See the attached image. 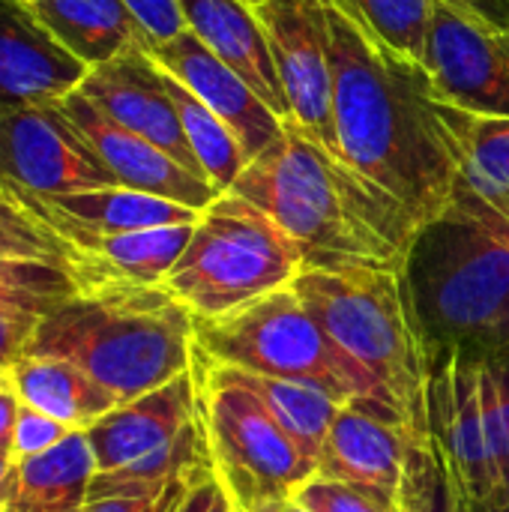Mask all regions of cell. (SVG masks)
I'll return each mask as SVG.
<instances>
[{
  "mask_svg": "<svg viewBox=\"0 0 509 512\" xmlns=\"http://www.w3.org/2000/svg\"><path fill=\"white\" fill-rule=\"evenodd\" d=\"M339 159L396 201L417 231L459 186L456 141L423 63L378 48L324 0Z\"/></svg>",
  "mask_w": 509,
  "mask_h": 512,
  "instance_id": "6da1fadb",
  "label": "cell"
},
{
  "mask_svg": "<svg viewBox=\"0 0 509 512\" xmlns=\"http://www.w3.org/2000/svg\"><path fill=\"white\" fill-rule=\"evenodd\" d=\"M231 195L267 213L303 252L306 267L405 270L417 225L294 120L234 180Z\"/></svg>",
  "mask_w": 509,
  "mask_h": 512,
  "instance_id": "7a4b0ae2",
  "label": "cell"
},
{
  "mask_svg": "<svg viewBox=\"0 0 509 512\" xmlns=\"http://www.w3.org/2000/svg\"><path fill=\"white\" fill-rule=\"evenodd\" d=\"M402 282L426 354L509 351V222L462 177L450 204L414 234Z\"/></svg>",
  "mask_w": 509,
  "mask_h": 512,
  "instance_id": "3957f363",
  "label": "cell"
},
{
  "mask_svg": "<svg viewBox=\"0 0 509 512\" xmlns=\"http://www.w3.org/2000/svg\"><path fill=\"white\" fill-rule=\"evenodd\" d=\"M24 354L66 360L126 405L192 369L195 318L165 285L78 288L39 321Z\"/></svg>",
  "mask_w": 509,
  "mask_h": 512,
  "instance_id": "277c9868",
  "label": "cell"
},
{
  "mask_svg": "<svg viewBox=\"0 0 509 512\" xmlns=\"http://www.w3.org/2000/svg\"><path fill=\"white\" fill-rule=\"evenodd\" d=\"M291 288L318 327L381 384L390 405L408 420L423 396L426 360L402 270L306 267Z\"/></svg>",
  "mask_w": 509,
  "mask_h": 512,
  "instance_id": "5b68a950",
  "label": "cell"
},
{
  "mask_svg": "<svg viewBox=\"0 0 509 512\" xmlns=\"http://www.w3.org/2000/svg\"><path fill=\"white\" fill-rule=\"evenodd\" d=\"M195 351L219 366L318 387L339 402L393 408L381 384L318 327L291 285L228 315L195 318Z\"/></svg>",
  "mask_w": 509,
  "mask_h": 512,
  "instance_id": "8992f818",
  "label": "cell"
},
{
  "mask_svg": "<svg viewBox=\"0 0 509 512\" xmlns=\"http://www.w3.org/2000/svg\"><path fill=\"white\" fill-rule=\"evenodd\" d=\"M303 270L297 243L255 204L225 192L201 213L162 285L192 318H219L288 288Z\"/></svg>",
  "mask_w": 509,
  "mask_h": 512,
  "instance_id": "52a82bcc",
  "label": "cell"
},
{
  "mask_svg": "<svg viewBox=\"0 0 509 512\" xmlns=\"http://www.w3.org/2000/svg\"><path fill=\"white\" fill-rule=\"evenodd\" d=\"M192 372L213 471L243 510L264 501H291L300 486L318 477V462L288 438L261 399L246 390L231 369L210 363L195 351Z\"/></svg>",
  "mask_w": 509,
  "mask_h": 512,
  "instance_id": "ba28073f",
  "label": "cell"
},
{
  "mask_svg": "<svg viewBox=\"0 0 509 512\" xmlns=\"http://www.w3.org/2000/svg\"><path fill=\"white\" fill-rule=\"evenodd\" d=\"M0 183L33 195H69L117 186L57 99L0 114Z\"/></svg>",
  "mask_w": 509,
  "mask_h": 512,
  "instance_id": "9c48e42d",
  "label": "cell"
},
{
  "mask_svg": "<svg viewBox=\"0 0 509 512\" xmlns=\"http://www.w3.org/2000/svg\"><path fill=\"white\" fill-rule=\"evenodd\" d=\"M423 69L435 99L483 117H509V30H492L435 0Z\"/></svg>",
  "mask_w": 509,
  "mask_h": 512,
  "instance_id": "30bf717a",
  "label": "cell"
},
{
  "mask_svg": "<svg viewBox=\"0 0 509 512\" xmlns=\"http://www.w3.org/2000/svg\"><path fill=\"white\" fill-rule=\"evenodd\" d=\"M426 411L480 512H501L498 462L480 390V360L468 354H426Z\"/></svg>",
  "mask_w": 509,
  "mask_h": 512,
  "instance_id": "8fae6325",
  "label": "cell"
},
{
  "mask_svg": "<svg viewBox=\"0 0 509 512\" xmlns=\"http://www.w3.org/2000/svg\"><path fill=\"white\" fill-rule=\"evenodd\" d=\"M291 108V120L339 156L324 0H267L255 6Z\"/></svg>",
  "mask_w": 509,
  "mask_h": 512,
  "instance_id": "7c38bea8",
  "label": "cell"
},
{
  "mask_svg": "<svg viewBox=\"0 0 509 512\" xmlns=\"http://www.w3.org/2000/svg\"><path fill=\"white\" fill-rule=\"evenodd\" d=\"M57 105L96 153V159L105 165V171L117 180V186L168 198L192 210H207L219 198V192L207 180L195 177L165 150L102 114L81 90L57 99Z\"/></svg>",
  "mask_w": 509,
  "mask_h": 512,
  "instance_id": "4fadbf2b",
  "label": "cell"
},
{
  "mask_svg": "<svg viewBox=\"0 0 509 512\" xmlns=\"http://www.w3.org/2000/svg\"><path fill=\"white\" fill-rule=\"evenodd\" d=\"M102 114L117 120L120 126L132 129L135 135L147 138L171 159H177L186 171L207 180L180 123L177 105L168 93L165 72L147 54L144 45L114 57L90 69L78 87Z\"/></svg>",
  "mask_w": 509,
  "mask_h": 512,
  "instance_id": "5bb4252c",
  "label": "cell"
},
{
  "mask_svg": "<svg viewBox=\"0 0 509 512\" xmlns=\"http://www.w3.org/2000/svg\"><path fill=\"white\" fill-rule=\"evenodd\" d=\"M144 48L171 78L195 93L234 132L246 153V162H252L282 135L285 120H279L270 105L192 30H183L165 42H147Z\"/></svg>",
  "mask_w": 509,
  "mask_h": 512,
  "instance_id": "9a60e30c",
  "label": "cell"
},
{
  "mask_svg": "<svg viewBox=\"0 0 509 512\" xmlns=\"http://www.w3.org/2000/svg\"><path fill=\"white\" fill-rule=\"evenodd\" d=\"M408 447V420L375 402H345L321 444L318 477L360 486L396 507Z\"/></svg>",
  "mask_w": 509,
  "mask_h": 512,
  "instance_id": "2e32d148",
  "label": "cell"
},
{
  "mask_svg": "<svg viewBox=\"0 0 509 512\" xmlns=\"http://www.w3.org/2000/svg\"><path fill=\"white\" fill-rule=\"evenodd\" d=\"M9 189V186H6ZM36 219H42L51 231H57L75 249V279L81 288L126 282V285H162L171 267L180 261L195 225H171L150 231H126V234H99L81 225H72L21 192L9 189Z\"/></svg>",
  "mask_w": 509,
  "mask_h": 512,
  "instance_id": "e0dca14e",
  "label": "cell"
},
{
  "mask_svg": "<svg viewBox=\"0 0 509 512\" xmlns=\"http://www.w3.org/2000/svg\"><path fill=\"white\" fill-rule=\"evenodd\" d=\"M198 420V384L195 372H183L165 387L144 393L96 426L87 429V441L96 459V474L120 471L156 456L171 453Z\"/></svg>",
  "mask_w": 509,
  "mask_h": 512,
  "instance_id": "ac0fdd59",
  "label": "cell"
},
{
  "mask_svg": "<svg viewBox=\"0 0 509 512\" xmlns=\"http://www.w3.org/2000/svg\"><path fill=\"white\" fill-rule=\"evenodd\" d=\"M87 72L45 30L30 0H0V114L63 99L81 87Z\"/></svg>",
  "mask_w": 509,
  "mask_h": 512,
  "instance_id": "d6986e66",
  "label": "cell"
},
{
  "mask_svg": "<svg viewBox=\"0 0 509 512\" xmlns=\"http://www.w3.org/2000/svg\"><path fill=\"white\" fill-rule=\"evenodd\" d=\"M186 30H192L222 63H228L279 120H291V108L267 45V33L252 6L240 0H177Z\"/></svg>",
  "mask_w": 509,
  "mask_h": 512,
  "instance_id": "ffe728a7",
  "label": "cell"
},
{
  "mask_svg": "<svg viewBox=\"0 0 509 512\" xmlns=\"http://www.w3.org/2000/svg\"><path fill=\"white\" fill-rule=\"evenodd\" d=\"M93 477L87 432H69L57 447L15 462L0 512H81Z\"/></svg>",
  "mask_w": 509,
  "mask_h": 512,
  "instance_id": "44dd1931",
  "label": "cell"
},
{
  "mask_svg": "<svg viewBox=\"0 0 509 512\" xmlns=\"http://www.w3.org/2000/svg\"><path fill=\"white\" fill-rule=\"evenodd\" d=\"M45 30L87 69L147 45V33L123 0H30Z\"/></svg>",
  "mask_w": 509,
  "mask_h": 512,
  "instance_id": "7402d4cb",
  "label": "cell"
},
{
  "mask_svg": "<svg viewBox=\"0 0 509 512\" xmlns=\"http://www.w3.org/2000/svg\"><path fill=\"white\" fill-rule=\"evenodd\" d=\"M15 189V186H9ZM42 210L99 231V234H126V231H150V228H171V225H195L204 210L183 207L168 198H156L147 192L123 189V186H105V189H87V192H69V195H33L24 189H15Z\"/></svg>",
  "mask_w": 509,
  "mask_h": 512,
  "instance_id": "603a6c76",
  "label": "cell"
},
{
  "mask_svg": "<svg viewBox=\"0 0 509 512\" xmlns=\"http://www.w3.org/2000/svg\"><path fill=\"white\" fill-rule=\"evenodd\" d=\"M15 396L72 432H87L120 402L78 366L57 357H21L9 366Z\"/></svg>",
  "mask_w": 509,
  "mask_h": 512,
  "instance_id": "cb8c5ba5",
  "label": "cell"
},
{
  "mask_svg": "<svg viewBox=\"0 0 509 512\" xmlns=\"http://www.w3.org/2000/svg\"><path fill=\"white\" fill-rule=\"evenodd\" d=\"M396 512H480L426 411V387L408 414L405 471Z\"/></svg>",
  "mask_w": 509,
  "mask_h": 512,
  "instance_id": "d4e9b609",
  "label": "cell"
},
{
  "mask_svg": "<svg viewBox=\"0 0 509 512\" xmlns=\"http://www.w3.org/2000/svg\"><path fill=\"white\" fill-rule=\"evenodd\" d=\"M441 114L456 141L462 183L509 222V117L468 114L444 102Z\"/></svg>",
  "mask_w": 509,
  "mask_h": 512,
  "instance_id": "484cf974",
  "label": "cell"
},
{
  "mask_svg": "<svg viewBox=\"0 0 509 512\" xmlns=\"http://www.w3.org/2000/svg\"><path fill=\"white\" fill-rule=\"evenodd\" d=\"M225 369H231V366H225ZM231 375L246 390H252L261 399V405L270 411V417L288 432V438L309 459L318 462L321 444L345 402H339L336 396H330L318 387H306V384H294V381H282V378L252 375L243 369H231Z\"/></svg>",
  "mask_w": 509,
  "mask_h": 512,
  "instance_id": "4316f807",
  "label": "cell"
},
{
  "mask_svg": "<svg viewBox=\"0 0 509 512\" xmlns=\"http://www.w3.org/2000/svg\"><path fill=\"white\" fill-rule=\"evenodd\" d=\"M162 69V66H159ZM165 72V69H162ZM165 84H168V93L177 105V114H180V123H183V132H186V141L207 177V183L225 195L231 192L234 180L240 177V171L249 165L246 162V153L240 147V141L234 138V132L195 96L189 93L177 78H171L165 72Z\"/></svg>",
  "mask_w": 509,
  "mask_h": 512,
  "instance_id": "83f0119b",
  "label": "cell"
},
{
  "mask_svg": "<svg viewBox=\"0 0 509 512\" xmlns=\"http://www.w3.org/2000/svg\"><path fill=\"white\" fill-rule=\"evenodd\" d=\"M342 9L378 48L423 63L435 0H330Z\"/></svg>",
  "mask_w": 509,
  "mask_h": 512,
  "instance_id": "f1b7e54d",
  "label": "cell"
},
{
  "mask_svg": "<svg viewBox=\"0 0 509 512\" xmlns=\"http://www.w3.org/2000/svg\"><path fill=\"white\" fill-rule=\"evenodd\" d=\"M69 267L54 261L0 258V309H18L45 318L78 291Z\"/></svg>",
  "mask_w": 509,
  "mask_h": 512,
  "instance_id": "f546056e",
  "label": "cell"
},
{
  "mask_svg": "<svg viewBox=\"0 0 509 512\" xmlns=\"http://www.w3.org/2000/svg\"><path fill=\"white\" fill-rule=\"evenodd\" d=\"M0 258L54 261L75 273V249L0 183Z\"/></svg>",
  "mask_w": 509,
  "mask_h": 512,
  "instance_id": "4dcf8cb0",
  "label": "cell"
},
{
  "mask_svg": "<svg viewBox=\"0 0 509 512\" xmlns=\"http://www.w3.org/2000/svg\"><path fill=\"white\" fill-rule=\"evenodd\" d=\"M480 390L492 429L501 512L509 510V351L480 360Z\"/></svg>",
  "mask_w": 509,
  "mask_h": 512,
  "instance_id": "1f68e13d",
  "label": "cell"
},
{
  "mask_svg": "<svg viewBox=\"0 0 509 512\" xmlns=\"http://www.w3.org/2000/svg\"><path fill=\"white\" fill-rule=\"evenodd\" d=\"M291 501L306 512H396V507L384 504L372 492L327 477H312L294 492Z\"/></svg>",
  "mask_w": 509,
  "mask_h": 512,
  "instance_id": "d6a6232c",
  "label": "cell"
},
{
  "mask_svg": "<svg viewBox=\"0 0 509 512\" xmlns=\"http://www.w3.org/2000/svg\"><path fill=\"white\" fill-rule=\"evenodd\" d=\"M72 429H66L63 423L39 414L36 408L24 405L21 402V411H18V426H15V462L18 459H30V456H39L51 447H57Z\"/></svg>",
  "mask_w": 509,
  "mask_h": 512,
  "instance_id": "836d02e7",
  "label": "cell"
},
{
  "mask_svg": "<svg viewBox=\"0 0 509 512\" xmlns=\"http://www.w3.org/2000/svg\"><path fill=\"white\" fill-rule=\"evenodd\" d=\"M123 3L138 18L141 30L147 33V42H165L186 30L177 0H123Z\"/></svg>",
  "mask_w": 509,
  "mask_h": 512,
  "instance_id": "e575fe53",
  "label": "cell"
},
{
  "mask_svg": "<svg viewBox=\"0 0 509 512\" xmlns=\"http://www.w3.org/2000/svg\"><path fill=\"white\" fill-rule=\"evenodd\" d=\"M39 315L18 312V309H0V369H9L15 360L24 357L36 327Z\"/></svg>",
  "mask_w": 509,
  "mask_h": 512,
  "instance_id": "d590c367",
  "label": "cell"
},
{
  "mask_svg": "<svg viewBox=\"0 0 509 512\" xmlns=\"http://www.w3.org/2000/svg\"><path fill=\"white\" fill-rule=\"evenodd\" d=\"M201 468H213V465H201ZM201 468H192L186 474H180L165 492L159 495H135V498H99V501H87V507L81 512H165L168 504L177 498V492L189 483V477Z\"/></svg>",
  "mask_w": 509,
  "mask_h": 512,
  "instance_id": "8d00e7d4",
  "label": "cell"
},
{
  "mask_svg": "<svg viewBox=\"0 0 509 512\" xmlns=\"http://www.w3.org/2000/svg\"><path fill=\"white\" fill-rule=\"evenodd\" d=\"M222 492V483L213 468H201L189 477V483L177 492L165 512H210Z\"/></svg>",
  "mask_w": 509,
  "mask_h": 512,
  "instance_id": "74e56055",
  "label": "cell"
},
{
  "mask_svg": "<svg viewBox=\"0 0 509 512\" xmlns=\"http://www.w3.org/2000/svg\"><path fill=\"white\" fill-rule=\"evenodd\" d=\"M456 6L459 12L471 15L474 21L492 27V30H509V0H444Z\"/></svg>",
  "mask_w": 509,
  "mask_h": 512,
  "instance_id": "f35d334b",
  "label": "cell"
},
{
  "mask_svg": "<svg viewBox=\"0 0 509 512\" xmlns=\"http://www.w3.org/2000/svg\"><path fill=\"white\" fill-rule=\"evenodd\" d=\"M21 399L12 387H0V453L15 456V426H18Z\"/></svg>",
  "mask_w": 509,
  "mask_h": 512,
  "instance_id": "ab89813d",
  "label": "cell"
},
{
  "mask_svg": "<svg viewBox=\"0 0 509 512\" xmlns=\"http://www.w3.org/2000/svg\"><path fill=\"white\" fill-rule=\"evenodd\" d=\"M12 471H15V456L9 453H0V504L9 492V480H12Z\"/></svg>",
  "mask_w": 509,
  "mask_h": 512,
  "instance_id": "60d3db41",
  "label": "cell"
},
{
  "mask_svg": "<svg viewBox=\"0 0 509 512\" xmlns=\"http://www.w3.org/2000/svg\"><path fill=\"white\" fill-rule=\"evenodd\" d=\"M210 512H249V510H243V507H240V504H237V501H234V498H231V495H228L225 489H222V492H219V498H216V504H213V510H210Z\"/></svg>",
  "mask_w": 509,
  "mask_h": 512,
  "instance_id": "b9f144b4",
  "label": "cell"
},
{
  "mask_svg": "<svg viewBox=\"0 0 509 512\" xmlns=\"http://www.w3.org/2000/svg\"><path fill=\"white\" fill-rule=\"evenodd\" d=\"M249 512H288V501H264Z\"/></svg>",
  "mask_w": 509,
  "mask_h": 512,
  "instance_id": "7bdbcfd3",
  "label": "cell"
},
{
  "mask_svg": "<svg viewBox=\"0 0 509 512\" xmlns=\"http://www.w3.org/2000/svg\"><path fill=\"white\" fill-rule=\"evenodd\" d=\"M0 387H12V381H9V369H0Z\"/></svg>",
  "mask_w": 509,
  "mask_h": 512,
  "instance_id": "ee69618b",
  "label": "cell"
},
{
  "mask_svg": "<svg viewBox=\"0 0 509 512\" xmlns=\"http://www.w3.org/2000/svg\"><path fill=\"white\" fill-rule=\"evenodd\" d=\"M240 3H246V6H252V9H255V6H261V3H267V0H240Z\"/></svg>",
  "mask_w": 509,
  "mask_h": 512,
  "instance_id": "f6af8a7d",
  "label": "cell"
},
{
  "mask_svg": "<svg viewBox=\"0 0 509 512\" xmlns=\"http://www.w3.org/2000/svg\"><path fill=\"white\" fill-rule=\"evenodd\" d=\"M288 512H306V510H303V507H297L294 501H288Z\"/></svg>",
  "mask_w": 509,
  "mask_h": 512,
  "instance_id": "bcb514c9",
  "label": "cell"
},
{
  "mask_svg": "<svg viewBox=\"0 0 509 512\" xmlns=\"http://www.w3.org/2000/svg\"><path fill=\"white\" fill-rule=\"evenodd\" d=\"M507 512H509V510H507Z\"/></svg>",
  "mask_w": 509,
  "mask_h": 512,
  "instance_id": "7dc6e473",
  "label": "cell"
}]
</instances>
